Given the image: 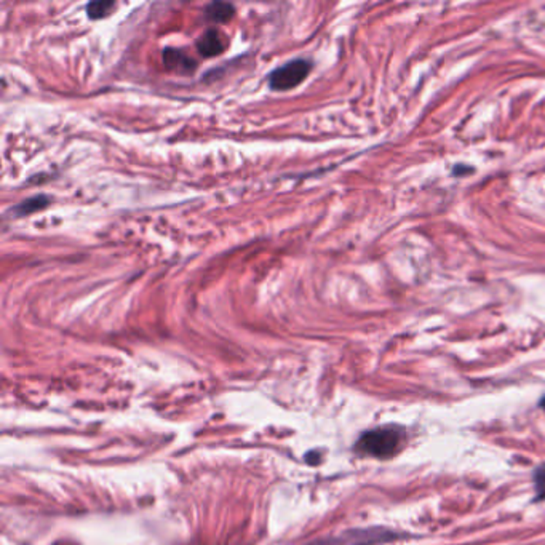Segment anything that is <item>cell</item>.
<instances>
[{
	"mask_svg": "<svg viewBox=\"0 0 545 545\" xmlns=\"http://www.w3.org/2000/svg\"><path fill=\"white\" fill-rule=\"evenodd\" d=\"M164 63L170 71H176L179 74H190L195 71V61L185 55L181 50L167 48L164 52Z\"/></svg>",
	"mask_w": 545,
	"mask_h": 545,
	"instance_id": "5",
	"label": "cell"
},
{
	"mask_svg": "<svg viewBox=\"0 0 545 545\" xmlns=\"http://www.w3.org/2000/svg\"><path fill=\"white\" fill-rule=\"evenodd\" d=\"M47 205H48V197L36 195L32 197V199H27L24 201H21L20 205H16L13 213L16 216H26V215H31L34 211L42 210V208H45Z\"/></svg>",
	"mask_w": 545,
	"mask_h": 545,
	"instance_id": "7",
	"label": "cell"
},
{
	"mask_svg": "<svg viewBox=\"0 0 545 545\" xmlns=\"http://www.w3.org/2000/svg\"><path fill=\"white\" fill-rule=\"evenodd\" d=\"M115 7L114 2H104V0H99V2H92L87 5V15L88 18L92 20H101L104 16L109 15V11Z\"/></svg>",
	"mask_w": 545,
	"mask_h": 545,
	"instance_id": "8",
	"label": "cell"
},
{
	"mask_svg": "<svg viewBox=\"0 0 545 545\" xmlns=\"http://www.w3.org/2000/svg\"><path fill=\"white\" fill-rule=\"evenodd\" d=\"M398 536L385 530H352L338 536H330L312 541L306 545H374L392 541Z\"/></svg>",
	"mask_w": 545,
	"mask_h": 545,
	"instance_id": "3",
	"label": "cell"
},
{
	"mask_svg": "<svg viewBox=\"0 0 545 545\" xmlns=\"http://www.w3.org/2000/svg\"><path fill=\"white\" fill-rule=\"evenodd\" d=\"M312 63L304 58H297L280 66L269 76V85L275 92H286V90L296 88L306 80L311 74Z\"/></svg>",
	"mask_w": 545,
	"mask_h": 545,
	"instance_id": "2",
	"label": "cell"
},
{
	"mask_svg": "<svg viewBox=\"0 0 545 545\" xmlns=\"http://www.w3.org/2000/svg\"><path fill=\"white\" fill-rule=\"evenodd\" d=\"M403 441L402 427H379V429L364 432L358 438L355 449L360 454L378 459L392 458L398 451Z\"/></svg>",
	"mask_w": 545,
	"mask_h": 545,
	"instance_id": "1",
	"label": "cell"
},
{
	"mask_svg": "<svg viewBox=\"0 0 545 545\" xmlns=\"http://www.w3.org/2000/svg\"><path fill=\"white\" fill-rule=\"evenodd\" d=\"M227 47V38L221 31L208 29L204 36L197 42V48L201 56L205 58H213V56L221 55Z\"/></svg>",
	"mask_w": 545,
	"mask_h": 545,
	"instance_id": "4",
	"label": "cell"
},
{
	"mask_svg": "<svg viewBox=\"0 0 545 545\" xmlns=\"http://www.w3.org/2000/svg\"><path fill=\"white\" fill-rule=\"evenodd\" d=\"M235 13V7L227 2H213L205 8V16L213 22H226Z\"/></svg>",
	"mask_w": 545,
	"mask_h": 545,
	"instance_id": "6",
	"label": "cell"
},
{
	"mask_svg": "<svg viewBox=\"0 0 545 545\" xmlns=\"http://www.w3.org/2000/svg\"><path fill=\"white\" fill-rule=\"evenodd\" d=\"M541 404H542V406L545 408V398H542V402H541Z\"/></svg>",
	"mask_w": 545,
	"mask_h": 545,
	"instance_id": "10",
	"label": "cell"
},
{
	"mask_svg": "<svg viewBox=\"0 0 545 545\" xmlns=\"http://www.w3.org/2000/svg\"><path fill=\"white\" fill-rule=\"evenodd\" d=\"M535 488L537 499L545 501V464L541 465L535 474Z\"/></svg>",
	"mask_w": 545,
	"mask_h": 545,
	"instance_id": "9",
	"label": "cell"
}]
</instances>
